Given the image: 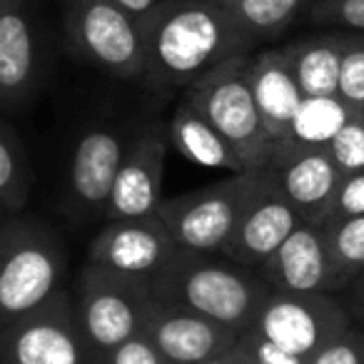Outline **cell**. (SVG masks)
I'll list each match as a JSON object with an SVG mask.
<instances>
[{"label": "cell", "mask_w": 364, "mask_h": 364, "mask_svg": "<svg viewBox=\"0 0 364 364\" xmlns=\"http://www.w3.org/2000/svg\"><path fill=\"white\" fill-rule=\"evenodd\" d=\"M287 195L302 223L322 228L329 218L342 172L334 165L324 142H304L284 155L274 157L267 167Z\"/></svg>", "instance_id": "9a60e30c"}, {"label": "cell", "mask_w": 364, "mask_h": 364, "mask_svg": "<svg viewBox=\"0 0 364 364\" xmlns=\"http://www.w3.org/2000/svg\"><path fill=\"white\" fill-rule=\"evenodd\" d=\"M349 312H352V319L362 322V329H364V274L357 277L352 284H349Z\"/></svg>", "instance_id": "1f68e13d"}, {"label": "cell", "mask_w": 364, "mask_h": 364, "mask_svg": "<svg viewBox=\"0 0 364 364\" xmlns=\"http://www.w3.org/2000/svg\"><path fill=\"white\" fill-rule=\"evenodd\" d=\"M324 147L332 155L342 177L364 170V120L359 115H347L329 135Z\"/></svg>", "instance_id": "d4e9b609"}, {"label": "cell", "mask_w": 364, "mask_h": 364, "mask_svg": "<svg viewBox=\"0 0 364 364\" xmlns=\"http://www.w3.org/2000/svg\"><path fill=\"white\" fill-rule=\"evenodd\" d=\"M337 100L347 115L364 110V33H344Z\"/></svg>", "instance_id": "cb8c5ba5"}, {"label": "cell", "mask_w": 364, "mask_h": 364, "mask_svg": "<svg viewBox=\"0 0 364 364\" xmlns=\"http://www.w3.org/2000/svg\"><path fill=\"white\" fill-rule=\"evenodd\" d=\"M359 117H362V120H364V110H362V115H359Z\"/></svg>", "instance_id": "74e56055"}, {"label": "cell", "mask_w": 364, "mask_h": 364, "mask_svg": "<svg viewBox=\"0 0 364 364\" xmlns=\"http://www.w3.org/2000/svg\"><path fill=\"white\" fill-rule=\"evenodd\" d=\"M142 334L160 349L167 362L205 364L237 344L240 332L177 304L152 299Z\"/></svg>", "instance_id": "4fadbf2b"}, {"label": "cell", "mask_w": 364, "mask_h": 364, "mask_svg": "<svg viewBox=\"0 0 364 364\" xmlns=\"http://www.w3.org/2000/svg\"><path fill=\"white\" fill-rule=\"evenodd\" d=\"M3 3H6V0H0V6H3Z\"/></svg>", "instance_id": "ab89813d"}, {"label": "cell", "mask_w": 364, "mask_h": 364, "mask_svg": "<svg viewBox=\"0 0 364 364\" xmlns=\"http://www.w3.org/2000/svg\"><path fill=\"white\" fill-rule=\"evenodd\" d=\"M230 352H232V349H230ZM230 352L220 354V357L210 359V362H205V364H232V354H230Z\"/></svg>", "instance_id": "836d02e7"}, {"label": "cell", "mask_w": 364, "mask_h": 364, "mask_svg": "<svg viewBox=\"0 0 364 364\" xmlns=\"http://www.w3.org/2000/svg\"><path fill=\"white\" fill-rule=\"evenodd\" d=\"M65 269V242L50 225L6 215L0 223V327L58 297Z\"/></svg>", "instance_id": "3957f363"}, {"label": "cell", "mask_w": 364, "mask_h": 364, "mask_svg": "<svg viewBox=\"0 0 364 364\" xmlns=\"http://www.w3.org/2000/svg\"><path fill=\"white\" fill-rule=\"evenodd\" d=\"M165 364H175V362H167V359H165Z\"/></svg>", "instance_id": "f35d334b"}, {"label": "cell", "mask_w": 364, "mask_h": 364, "mask_svg": "<svg viewBox=\"0 0 364 364\" xmlns=\"http://www.w3.org/2000/svg\"><path fill=\"white\" fill-rule=\"evenodd\" d=\"M112 3H115L117 8H122L130 18H135L142 28L147 21H150L152 13L160 8L162 0H112Z\"/></svg>", "instance_id": "4dcf8cb0"}, {"label": "cell", "mask_w": 364, "mask_h": 364, "mask_svg": "<svg viewBox=\"0 0 364 364\" xmlns=\"http://www.w3.org/2000/svg\"><path fill=\"white\" fill-rule=\"evenodd\" d=\"M135 127L127 120L97 122L75 140L68 170V193L73 210L80 218H105L107 200Z\"/></svg>", "instance_id": "8fae6325"}, {"label": "cell", "mask_w": 364, "mask_h": 364, "mask_svg": "<svg viewBox=\"0 0 364 364\" xmlns=\"http://www.w3.org/2000/svg\"><path fill=\"white\" fill-rule=\"evenodd\" d=\"M322 230L329 245L339 289H347L354 279L364 274V215L332 220L322 225Z\"/></svg>", "instance_id": "603a6c76"}, {"label": "cell", "mask_w": 364, "mask_h": 364, "mask_svg": "<svg viewBox=\"0 0 364 364\" xmlns=\"http://www.w3.org/2000/svg\"><path fill=\"white\" fill-rule=\"evenodd\" d=\"M247 77L262 125L274 145V160L292 147L294 127L307 97L299 90L282 48H264L252 53L247 63Z\"/></svg>", "instance_id": "2e32d148"}, {"label": "cell", "mask_w": 364, "mask_h": 364, "mask_svg": "<svg viewBox=\"0 0 364 364\" xmlns=\"http://www.w3.org/2000/svg\"><path fill=\"white\" fill-rule=\"evenodd\" d=\"M277 292H339L324 230L302 223L257 269Z\"/></svg>", "instance_id": "e0dca14e"}, {"label": "cell", "mask_w": 364, "mask_h": 364, "mask_svg": "<svg viewBox=\"0 0 364 364\" xmlns=\"http://www.w3.org/2000/svg\"><path fill=\"white\" fill-rule=\"evenodd\" d=\"M252 53H242L223 60L208 70L182 92L200 115L235 147L245 170H267L274 155V145L259 117L252 85L247 77V63Z\"/></svg>", "instance_id": "277c9868"}, {"label": "cell", "mask_w": 364, "mask_h": 364, "mask_svg": "<svg viewBox=\"0 0 364 364\" xmlns=\"http://www.w3.org/2000/svg\"><path fill=\"white\" fill-rule=\"evenodd\" d=\"M107 364H165L160 349L147 339V334H135L112 352L102 354Z\"/></svg>", "instance_id": "f546056e"}, {"label": "cell", "mask_w": 364, "mask_h": 364, "mask_svg": "<svg viewBox=\"0 0 364 364\" xmlns=\"http://www.w3.org/2000/svg\"><path fill=\"white\" fill-rule=\"evenodd\" d=\"M167 137L177 155H182L193 165L210 167V170H228L230 175L247 172L235 147L200 115V110H195L182 97L177 100L175 110L167 120Z\"/></svg>", "instance_id": "ffe728a7"}, {"label": "cell", "mask_w": 364, "mask_h": 364, "mask_svg": "<svg viewBox=\"0 0 364 364\" xmlns=\"http://www.w3.org/2000/svg\"><path fill=\"white\" fill-rule=\"evenodd\" d=\"M309 364H364V329L352 324L309 357Z\"/></svg>", "instance_id": "4316f807"}, {"label": "cell", "mask_w": 364, "mask_h": 364, "mask_svg": "<svg viewBox=\"0 0 364 364\" xmlns=\"http://www.w3.org/2000/svg\"><path fill=\"white\" fill-rule=\"evenodd\" d=\"M3 220H6V213H3V210H0V223H3Z\"/></svg>", "instance_id": "8d00e7d4"}, {"label": "cell", "mask_w": 364, "mask_h": 364, "mask_svg": "<svg viewBox=\"0 0 364 364\" xmlns=\"http://www.w3.org/2000/svg\"><path fill=\"white\" fill-rule=\"evenodd\" d=\"M31 195V165L13 125L0 120V210L18 215Z\"/></svg>", "instance_id": "7402d4cb"}, {"label": "cell", "mask_w": 364, "mask_h": 364, "mask_svg": "<svg viewBox=\"0 0 364 364\" xmlns=\"http://www.w3.org/2000/svg\"><path fill=\"white\" fill-rule=\"evenodd\" d=\"M299 225L302 218L292 208L287 195L279 190L274 175L262 170V180L250 203L245 205L242 218L225 255L245 267L259 269Z\"/></svg>", "instance_id": "5bb4252c"}, {"label": "cell", "mask_w": 364, "mask_h": 364, "mask_svg": "<svg viewBox=\"0 0 364 364\" xmlns=\"http://www.w3.org/2000/svg\"><path fill=\"white\" fill-rule=\"evenodd\" d=\"M180 250L182 247L155 213L150 218L107 220V225L90 242L87 262L155 284L175 262Z\"/></svg>", "instance_id": "30bf717a"}, {"label": "cell", "mask_w": 364, "mask_h": 364, "mask_svg": "<svg viewBox=\"0 0 364 364\" xmlns=\"http://www.w3.org/2000/svg\"><path fill=\"white\" fill-rule=\"evenodd\" d=\"M314 3H319V0H314ZM314 3H312V6H314Z\"/></svg>", "instance_id": "60d3db41"}, {"label": "cell", "mask_w": 364, "mask_h": 364, "mask_svg": "<svg viewBox=\"0 0 364 364\" xmlns=\"http://www.w3.org/2000/svg\"><path fill=\"white\" fill-rule=\"evenodd\" d=\"M38 41L23 0L0 6V107L18 110L36 90Z\"/></svg>", "instance_id": "ac0fdd59"}, {"label": "cell", "mask_w": 364, "mask_h": 364, "mask_svg": "<svg viewBox=\"0 0 364 364\" xmlns=\"http://www.w3.org/2000/svg\"><path fill=\"white\" fill-rule=\"evenodd\" d=\"M354 324L349 307L332 292H277L264 299L250 329L277 347L309 359Z\"/></svg>", "instance_id": "ba28073f"}, {"label": "cell", "mask_w": 364, "mask_h": 364, "mask_svg": "<svg viewBox=\"0 0 364 364\" xmlns=\"http://www.w3.org/2000/svg\"><path fill=\"white\" fill-rule=\"evenodd\" d=\"M357 215H364V170L342 177L337 195H334L332 210H329L327 223H332V220H344V218H357Z\"/></svg>", "instance_id": "f1b7e54d"}, {"label": "cell", "mask_w": 364, "mask_h": 364, "mask_svg": "<svg viewBox=\"0 0 364 364\" xmlns=\"http://www.w3.org/2000/svg\"><path fill=\"white\" fill-rule=\"evenodd\" d=\"M210 3H215V6H220V8H225V11H232V8L237 6L240 0H210Z\"/></svg>", "instance_id": "e575fe53"}, {"label": "cell", "mask_w": 364, "mask_h": 364, "mask_svg": "<svg viewBox=\"0 0 364 364\" xmlns=\"http://www.w3.org/2000/svg\"><path fill=\"white\" fill-rule=\"evenodd\" d=\"M312 3L314 0H240L230 13L247 46L255 50L259 43L272 41L294 26V21L309 11Z\"/></svg>", "instance_id": "44dd1931"}, {"label": "cell", "mask_w": 364, "mask_h": 364, "mask_svg": "<svg viewBox=\"0 0 364 364\" xmlns=\"http://www.w3.org/2000/svg\"><path fill=\"white\" fill-rule=\"evenodd\" d=\"M309 18L319 26L364 33V0H319L309 8Z\"/></svg>", "instance_id": "484cf974"}, {"label": "cell", "mask_w": 364, "mask_h": 364, "mask_svg": "<svg viewBox=\"0 0 364 364\" xmlns=\"http://www.w3.org/2000/svg\"><path fill=\"white\" fill-rule=\"evenodd\" d=\"M85 364H107V362H105V357H102V354L90 352V357H87V362H85Z\"/></svg>", "instance_id": "d590c367"}, {"label": "cell", "mask_w": 364, "mask_h": 364, "mask_svg": "<svg viewBox=\"0 0 364 364\" xmlns=\"http://www.w3.org/2000/svg\"><path fill=\"white\" fill-rule=\"evenodd\" d=\"M237 347L242 349L250 359H255L257 364H309V359L297 357V354L277 347V344L269 342V339L262 337V334H257L255 329H247V332L240 334Z\"/></svg>", "instance_id": "83f0119b"}, {"label": "cell", "mask_w": 364, "mask_h": 364, "mask_svg": "<svg viewBox=\"0 0 364 364\" xmlns=\"http://www.w3.org/2000/svg\"><path fill=\"white\" fill-rule=\"evenodd\" d=\"M167 147L170 137L162 120H147L135 127L107 200L105 220H135L157 213L162 203Z\"/></svg>", "instance_id": "7c38bea8"}, {"label": "cell", "mask_w": 364, "mask_h": 364, "mask_svg": "<svg viewBox=\"0 0 364 364\" xmlns=\"http://www.w3.org/2000/svg\"><path fill=\"white\" fill-rule=\"evenodd\" d=\"M65 31L70 48L90 65L127 80L142 77V28L112 0H68Z\"/></svg>", "instance_id": "52a82bcc"}, {"label": "cell", "mask_w": 364, "mask_h": 364, "mask_svg": "<svg viewBox=\"0 0 364 364\" xmlns=\"http://www.w3.org/2000/svg\"><path fill=\"white\" fill-rule=\"evenodd\" d=\"M230 354H232V364H257V362H255V359H250L247 354H245L242 349L237 347V344H235L232 352H230Z\"/></svg>", "instance_id": "d6a6232c"}, {"label": "cell", "mask_w": 364, "mask_h": 364, "mask_svg": "<svg viewBox=\"0 0 364 364\" xmlns=\"http://www.w3.org/2000/svg\"><path fill=\"white\" fill-rule=\"evenodd\" d=\"M90 352L68 292L0 327V364H85Z\"/></svg>", "instance_id": "9c48e42d"}, {"label": "cell", "mask_w": 364, "mask_h": 364, "mask_svg": "<svg viewBox=\"0 0 364 364\" xmlns=\"http://www.w3.org/2000/svg\"><path fill=\"white\" fill-rule=\"evenodd\" d=\"M145 70L140 80L157 95H182L223 60L255 53L232 13L210 0H162L142 26Z\"/></svg>", "instance_id": "6da1fadb"}, {"label": "cell", "mask_w": 364, "mask_h": 364, "mask_svg": "<svg viewBox=\"0 0 364 364\" xmlns=\"http://www.w3.org/2000/svg\"><path fill=\"white\" fill-rule=\"evenodd\" d=\"M155 297L198 312L235 332H247L272 287L252 267L218 252L180 250L175 262L157 279Z\"/></svg>", "instance_id": "7a4b0ae2"}, {"label": "cell", "mask_w": 364, "mask_h": 364, "mask_svg": "<svg viewBox=\"0 0 364 364\" xmlns=\"http://www.w3.org/2000/svg\"><path fill=\"white\" fill-rule=\"evenodd\" d=\"M292 75L307 100H337L344 31L319 33L282 46Z\"/></svg>", "instance_id": "d6986e66"}, {"label": "cell", "mask_w": 364, "mask_h": 364, "mask_svg": "<svg viewBox=\"0 0 364 364\" xmlns=\"http://www.w3.org/2000/svg\"><path fill=\"white\" fill-rule=\"evenodd\" d=\"M259 180L262 170L232 172L208 188L190 190L177 198H162L157 218L165 223L182 250L225 255Z\"/></svg>", "instance_id": "5b68a950"}, {"label": "cell", "mask_w": 364, "mask_h": 364, "mask_svg": "<svg viewBox=\"0 0 364 364\" xmlns=\"http://www.w3.org/2000/svg\"><path fill=\"white\" fill-rule=\"evenodd\" d=\"M155 287L87 262L75 289V314L92 352L107 354L142 332Z\"/></svg>", "instance_id": "8992f818"}]
</instances>
